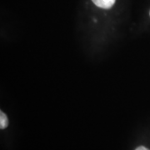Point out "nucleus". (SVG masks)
<instances>
[{
  "instance_id": "f03ea898",
  "label": "nucleus",
  "mask_w": 150,
  "mask_h": 150,
  "mask_svg": "<svg viewBox=\"0 0 150 150\" xmlns=\"http://www.w3.org/2000/svg\"><path fill=\"white\" fill-rule=\"evenodd\" d=\"M8 125V119L7 118L6 114L3 111L0 112V129H4Z\"/></svg>"
},
{
  "instance_id": "7ed1b4c3",
  "label": "nucleus",
  "mask_w": 150,
  "mask_h": 150,
  "mask_svg": "<svg viewBox=\"0 0 150 150\" xmlns=\"http://www.w3.org/2000/svg\"><path fill=\"white\" fill-rule=\"evenodd\" d=\"M135 150H149V149H147V148H145L144 146H140L139 148H137Z\"/></svg>"
},
{
  "instance_id": "f257e3e1",
  "label": "nucleus",
  "mask_w": 150,
  "mask_h": 150,
  "mask_svg": "<svg viewBox=\"0 0 150 150\" xmlns=\"http://www.w3.org/2000/svg\"><path fill=\"white\" fill-rule=\"evenodd\" d=\"M92 1L97 7L104 9H108L112 8V5L115 4L116 0H92Z\"/></svg>"
},
{
  "instance_id": "20e7f679",
  "label": "nucleus",
  "mask_w": 150,
  "mask_h": 150,
  "mask_svg": "<svg viewBox=\"0 0 150 150\" xmlns=\"http://www.w3.org/2000/svg\"><path fill=\"white\" fill-rule=\"evenodd\" d=\"M149 14H150V13H149Z\"/></svg>"
}]
</instances>
